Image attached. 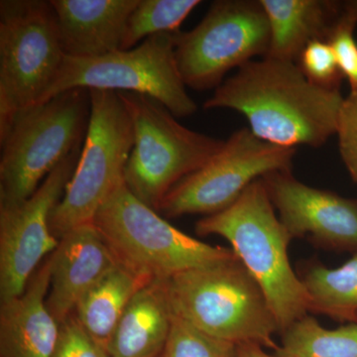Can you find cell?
Returning a JSON list of instances; mask_svg holds the SVG:
<instances>
[{
    "mask_svg": "<svg viewBox=\"0 0 357 357\" xmlns=\"http://www.w3.org/2000/svg\"><path fill=\"white\" fill-rule=\"evenodd\" d=\"M344 100L340 89L310 82L297 63L263 57L239 68L204 107L241 112L252 133L272 144L319 147L337 133Z\"/></svg>",
    "mask_w": 357,
    "mask_h": 357,
    "instance_id": "cell-1",
    "label": "cell"
},
{
    "mask_svg": "<svg viewBox=\"0 0 357 357\" xmlns=\"http://www.w3.org/2000/svg\"><path fill=\"white\" fill-rule=\"evenodd\" d=\"M199 236H220L266 296L280 333L307 316L309 298L289 259L292 236L275 213L262 178L231 206L196 223Z\"/></svg>",
    "mask_w": 357,
    "mask_h": 357,
    "instance_id": "cell-2",
    "label": "cell"
},
{
    "mask_svg": "<svg viewBox=\"0 0 357 357\" xmlns=\"http://www.w3.org/2000/svg\"><path fill=\"white\" fill-rule=\"evenodd\" d=\"M174 314L211 337L276 351L266 296L236 255L169 279Z\"/></svg>",
    "mask_w": 357,
    "mask_h": 357,
    "instance_id": "cell-3",
    "label": "cell"
},
{
    "mask_svg": "<svg viewBox=\"0 0 357 357\" xmlns=\"http://www.w3.org/2000/svg\"><path fill=\"white\" fill-rule=\"evenodd\" d=\"M91 116L86 89H73L14 116L0 133V206L20 204L77 147Z\"/></svg>",
    "mask_w": 357,
    "mask_h": 357,
    "instance_id": "cell-4",
    "label": "cell"
},
{
    "mask_svg": "<svg viewBox=\"0 0 357 357\" xmlns=\"http://www.w3.org/2000/svg\"><path fill=\"white\" fill-rule=\"evenodd\" d=\"M93 225L116 262L149 280H169L236 255L176 229L136 198L124 181L100 206Z\"/></svg>",
    "mask_w": 357,
    "mask_h": 357,
    "instance_id": "cell-5",
    "label": "cell"
},
{
    "mask_svg": "<svg viewBox=\"0 0 357 357\" xmlns=\"http://www.w3.org/2000/svg\"><path fill=\"white\" fill-rule=\"evenodd\" d=\"M119 95L134 131L124 184L143 204L158 211L167 194L208 163L225 141L185 128L151 96L128 91Z\"/></svg>",
    "mask_w": 357,
    "mask_h": 357,
    "instance_id": "cell-6",
    "label": "cell"
},
{
    "mask_svg": "<svg viewBox=\"0 0 357 357\" xmlns=\"http://www.w3.org/2000/svg\"><path fill=\"white\" fill-rule=\"evenodd\" d=\"M91 116L74 175L50 218L60 241L70 230L93 223L96 213L123 182L134 146L130 115L117 91L89 89Z\"/></svg>",
    "mask_w": 357,
    "mask_h": 357,
    "instance_id": "cell-7",
    "label": "cell"
},
{
    "mask_svg": "<svg viewBox=\"0 0 357 357\" xmlns=\"http://www.w3.org/2000/svg\"><path fill=\"white\" fill-rule=\"evenodd\" d=\"M66 57L51 1H0V133L41 102Z\"/></svg>",
    "mask_w": 357,
    "mask_h": 357,
    "instance_id": "cell-8",
    "label": "cell"
},
{
    "mask_svg": "<svg viewBox=\"0 0 357 357\" xmlns=\"http://www.w3.org/2000/svg\"><path fill=\"white\" fill-rule=\"evenodd\" d=\"M178 32L152 35L130 50L102 57H66L57 77L39 103L69 89H103L151 96L176 117L194 114L198 105L188 95L176 59Z\"/></svg>",
    "mask_w": 357,
    "mask_h": 357,
    "instance_id": "cell-9",
    "label": "cell"
},
{
    "mask_svg": "<svg viewBox=\"0 0 357 357\" xmlns=\"http://www.w3.org/2000/svg\"><path fill=\"white\" fill-rule=\"evenodd\" d=\"M271 31L259 1L218 0L189 32L177 33L176 59L185 86L218 88L223 77L257 56L266 57Z\"/></svg>",
    "mask_w": 357,
    "mask_h": 357,
    "instance_id": "cell-10",
    "label": "cell"
},
{
    "mask_svg": "<svg viewBox=\"0 0 357 357\" xmlns=\"http://www.w3.org/2000/svg\"><path fill=\"white\" fill-rule=\"evenodd\" d=\"M296 151L260 139L249 128L239 129L208 163L167 194L158 213L166 218L220 213L258 178L291 172Z\"/></svg>",
    "mask_w": 357,
    "mask_h": 357,
    "instance_id": "cell-11",
    "label": "cell"
},
{
    "mask_svg": "<svg viewBox=\"0 0 357 357\" xmlns=\"http://www.w3.org/2000/svg\"><path fill=\"white\" fill-rule=\"evenodd\" d=\"M77 147L45 178L30 198L0 206V301L24 293L40 261L59 245L52 234V211L62 199L81 156Z\"/></svg>",
    "mask_w": 357,
    "mask_h": 357,
    "instance_id": "cell-12",
    "label": "cell"
},
{
    "mask_svg": "<svg viewBox=\"0 0 357 357\" xmlns=\"http://www.w3.org/2000/svg\"><path fill=\"white\" fill-rule=\"evenodd\" d=\"M263 182L292 238L309 237L337 250L357 253V201L300 182L291 172L264 176Z\"/></svg>",
    "mask_w": 357,
    "mask_h": 357,
    "instance_id": "cell-13",
    "label": "cell"
},
{
    "mask_svg": "<svg viewBox=\"0 0 357 357\" xmlns=\"http://www.w3.org/2000/svg\"><path fill=\"white\" fill-rule=\"evenodd\" d=\"M50 259L46 306L59 325L72 316L84 294L117 264L93 223L66 234Z\"/></svg>",
    "mask_w": 357,
    "mask_h": 357,
    "instance_id": "cell-14",
    "label": "cell"
},
{
    "mask_svg": "<svg viewBox=\"0 0 357 357\" xmlns=\"http://www.w3.org/2000/svg\"><path fill=\"white\" fill-rule=\"evenodd\" d=\"M139 0H51L66 56L102 57L121 50L129 15Z\"/></svg>",
    "mask_w": 357,
    "mask_h": 357,
    "instance_id": "cell-15",
    "label": "cell"
},
{
    "mask_svg": "<svg viewBox=\"0 0 357 357\" xmlns=\"http://www.w3.org/2000/svg\"><path fill=\"white\" fill-rule=\"evenodd\" d=\"M51 259L32 275L24 293L1 302L0 356L53 357L60 325L46 306Z\"/></svg>",
    "mask_w": 357,
    "mask_h": 357,
    "instance_id": "cell-16",
    "label": "cell"
},
{
    "mask_svg": "<svg viewBox=\"0 0 357 357\" xmlns=\"http://www.w3.org/2000/svg\"><path fill=\"white\" fill-rule=\"evenodd\" d=\"M169 280L155 279L134 295L107 351L112 357H160L165 351L174 310Z\"/></svg>",
    "mask_w": 357,
    "mask_h": 357,
    "instance_id": "cell-17",
    "label": "cell"
},
{
    "mask_svg": "<svg viewBox=\"0 0 357 357\" xmlns=\"http://www.w3.org/2000/svg\"><path fill=\"white\" fill-rule=\"evenodd\" d=\"M269 20L266 57L297 63L310 42L328 39L344 2L328 0H260Z\"/></svg>",
    "mask_w": 357,
    "mask_h": 357,
    "instance_id": "cell-18",
    "label": "cell"
},
{
    "mask_svg": "<svg viewBox=\"0 0 357 357\" xmlns=\"http://www.w3.org/2000/svg\"><path fill=\"white\" fill-rule=\"evenodd\" d=\"M150 281L117 263L84 294L73 314L84 330L107 349L131 299Z\"/></svg>",
    "mask_w": 357,
    "mask_h": 357,
    "instance_id": "cell-19",
    "label": "cell"
},
{
    "mask_svg": "<svg viewBox=\"0 0 357 357\" xmlns=\"http://www.w3.org/2000/svg\"><path fill=\"white\" fill-rule=\"evenodd\" d=\"M309 311L347 323H357V253L337 268L314 264L301 277Z\"/></svg>",
    "mask_w": 357,
    "mask_h": 357,
    "instance_id": "cell-20",
    "label": "cell"
},
{
    "mask_svg": "<svg viewBox=\"0 0 357 357\" xmlns=\"http://www.w3.org/2000/svg\"><path fill=\"white\" fill-rule=\"evenodd\" d=\"M276 357H357V323L326 328L312 317H303L282 333Z\"/></svg>",
    "mask_w": 357,
    "mask_h": 357,
    "instance_id": "cell-21",
    "label": "cell"
},
{
    "mask_svg": "<svg viewBox=\"0 0 357 357\" xmlns=\"http://www.w3.org/2000/svg\"><path fill=\"white\" fill-rule=\"evenodd\" d=\"M201 3L199 0H139L126 22L121 50H130L152 35L178 32Z\"/></svg>",
    "mask_w": 357,
    "mask_h": 357,
    "instance_id": "cell-22",
    "label": "cell"
},
{
    "mask_svg": "<svg viewBox=\"0 0 357 357\" xmlns=\"http://www.w3.org/2000/svg\"><path fill=\"white\" fill-rule=\"evenodd\" d=\"M162 357H238V345L211 337L174 314Z\"/></svg>",
    "mask_w": 357,
    "mask_h": 357,
    "instance_id": "cell-23",
    "label": "cell"
},
{
    "mask_svg": "<svg viewBox=\"0 0 357 357\" xmlns=\"http://www.w3.org/2000/svg\"><path fill=\"white\" fill-rule=\"evenodd\" d=\"M310 82L321 88L340 89L342 77L331 45L325 40L310 42L297 60Z\"/></svg>",
    "mask_w": 357,
    "mask_h": 357,
    "instance_id": "cell-24",
    "label": "cell"
},
{
    "mask_svg": "<svg viewBox=\"0 0 357 357\" xmlns=\"http://www.w3.org/2000/svg\"><path fill=\"white\" fill-rule=\"evenodd\" d=\"M356 25V15L347 1L344 2V10L326 39L332 47L342 77L351 84V91L357 89V41L354 38Z\"/></svg>",
    "mask_w": 357,
    "mask_h": 357,
    "instance_id": "cell-25",
    "label": "cell"
},
{
    "mask_svg": "<svg viewBox=\"0 0 357 357\" xmlns=\"http://www.w3.org/2000/svg\"><path fill=\"white\" fill-rule=\"evenodd\" d=\"M53 357L112 356L105 347L84 330L72 314L60 325V333Z\"/></svg>",
    "mask_w": 357,
    "mask_h": 357,
    "instance_id": "cell-26",
    "label": "cell"
},
{
    "mask_svg": "<svg viewBox=\"0 0 357 357\" xmlns=\"http://www.w3.org/2000/svg\"><path fill=\"white\" fill-rule=\"evenodd\" d=\"M335 134L342 161L357 183V89L351 91L342 102Z\"/></svg>",
    "mask_w": 357,
    "mask_h": 357,
    "instance_id": "cell-27",
    "label": "cell"
},
{
    "mask_svg": "<svg viewBox=\"0 0 357 357\" xmlns=\"http://www.w3.org/2000/svg\"><path fill=\"white\" fill-rule=\"evenodd\" d=\"M238 357H276L270 356L264 347L255 344H238Z\"/></svg>",
    "mask_w": 357,
    "mask_h": 357,
    "instance_id": "cell-28",
    "label": "cell"
},
{
    "mask_svg": "<svg viewBox=\"0 0 357 357\" xmlns=\"http://www.w3.org/2000/svg\"><path fill=\"white\" fill-rule=\"evenodd\" d=\"M347 4L351 7L352 13H354L357 20V0H351V1H347Z\"/></svg>",
    "mask_w": 357,
    "mask_h": 357,
    "instance_id": "cell-29",
    "label": "cell"
},
{
    "mask_svg": "<svg viewBox=\"0 0 357 357\" xmlns=\"http://www.w3.org/2000/svg\"><path fill=\"white\" fill-rule=\"evenodd\" d=\"M160 357H162V356H160Z\"/></svg>",
    "mask_w": 357,
    "mask_h": 357,
    "instance_id": "cell-30",
    "label": "cell"
}]
</instances>
